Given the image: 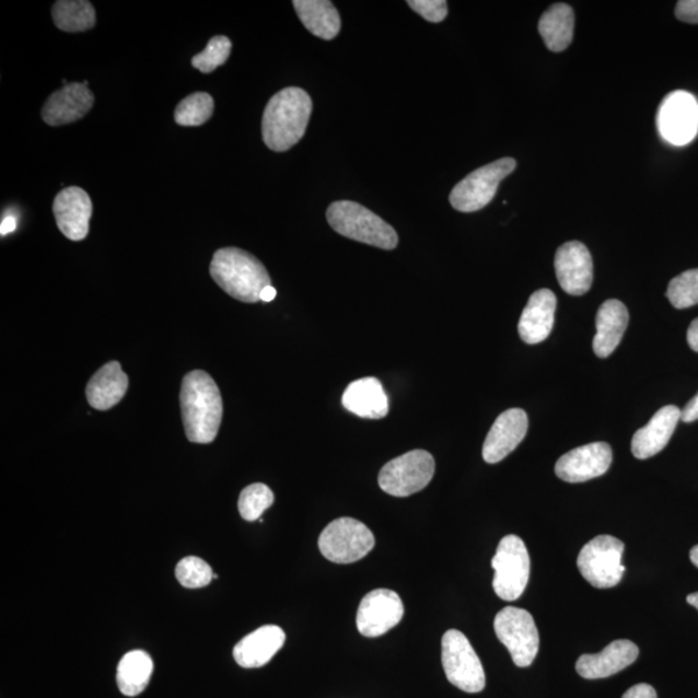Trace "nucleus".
I'll list each match as a JSON object with an SVG mask.
<instances>
[{
  "label": "nucleus",
  "mask_w": 698,
  "mask_h": 698,
  "mask_svg": "<svg viewBox=\"0 0 698 698\" xmlns=\"http://www.w3.org/2000/svg\"><path fill=\"white\" fill-rule=\"evenodd\" d=\"M175 575L181 585L187 589H201L213 580L211 567L197 557H187L177 562Z\"/></svg>",
  "instance_id": "72a5a7b5"
},
{
  "label": "nucleus",
  "mask_w": 698,
  "mask_h": 698,
  "mask_svg": "<svg viewBox=\"0 0 698 698\" xmlns=\"http://www.w3.org/2000/svg\"><path fill=\"white\" fill-rule=\"evenodd\" d=\"M53 19L62 32L82 33L95 26L96 12L88 0H59L53 7Z\"/></svg>",
  "instance_id": "c85d7f7f"
},
{
  "label": "nucleus",
  "mask_w": 698,
  "mask_h": 698,
  "mask_svg": "<svg viewBox=\"0 0 698 698\" xmlns=\"http://www.w3.org/2000/svg\"><path fill=\"white\" fill-rule=\"evenodd\" d=\"M374 545L373 532L352 517L334 520L318 539L319 551L327 560L337 565H351L365 558Z\"/></svg>",
  "instance_id": "6e6552de"
},
{
  "label": "nucleus",
  "mask_w": 698,
  "mask_h": 698,
  "mask_svg": "<svg viewBox=\"0 0 698 698\" xmlns=\"http://www.w3.org/2000/svg\"><path fill=\"white\" fill-rule=\"evenodd\" d=\"M95 96L84 83H69L47 98L42 118L49 126L77 123L94 106Z\"/></svg>",
  "instance_id": "a211bd4d"
},
{
  "label": "nucleus",
  "mask_w": 698,
  "mask_h": 698,
  "mask_svg": "<svg viewBox=\"0 0 698 698\" xmlns=\"http://www.w3.org/2000/svg\"><path fill=\"white\" fill-rule=\"evenodd\" d=\"M624 551L623 540L604 534L583 546L577 566L591 586L612 589L621 582L626 571L623 566Z\"/></svg>",
  "instance_id": "0eeeda50"
},
{
  "label": "nucleus",
  "mask_w": 698,
  "mask_h": 698,
  "mask_svg": "<svg viewBox=\"0 0 698 698\" xmlns=\"http://www.w3.org/2000/svg\"><path fill=\"white\" fill-rule=\"evenodd\" d=\"M612 459L614 454L609 444H588L562 455L555 465V474L566 482H585L607 473Z\"/></svg>",
  "instance_id": "4468645a"
},
{
  "label": "nucleus",
  "mask_w": 698,
  "mask_h": 698,
  "mask_svg": "<svg viewBox=\"0 0 698 698\" xmlns=\"http://www.w3.org/2000/svg\"><path fill=\"white\" fill-rule=\"evenodd\" d=\"M327 222L340 236L361 242V244L394 251L398 236L394 226L384 222L373 211L352 201H338L326 211Z\"/></svg>",
  "instance_id": "20e7f679"
},
{
  "label": "nucleus",
  "mask_w": 698,
  "mask_h": 698,
  "mask_svg": "<svg viewBox=\"0 0 698 698\" xmlns=\"http://www.w3.org/2000/svg\"><path fill=\"white\" fill-rule=\"evenodd\" d=\"M294 9L303 25L316 37L331 40L340 32L339 13L329 0H295Z\"/></svg>",
  "instance_id": "a878e982"
},
{
  "label": "nucleus",
  "mask_w": 698,
  "mask_h": 698,
  "mask_svg": "<svg viewBox=\"0 0 698 698\" xmlns=\"http://www.w3.org/2000/svg\"><path fill=\"white\" fill-rule=\"evenodd\" d=\"M688 604L693 605L698 610V593H694L688 595L687 597Z\"/></svg>",
  "instance_id": "79ce46f5"
},
{
  "label": "nucleus",
  "mask_w": 698,
  "mask_h": 698,
  "mask_svg": "<svg viewBox=\"0 0 698 698\" xmlns=\"http://www.w3.org/2000/svg\"><path fill=\"white\" fill-rule=\"evenodd\" d=\"M623 698H658L656 689L645 683L631 687Z\"/></svg>",
  "instance_id": "e433bc0d"
},
{
  "label": "nucleus",
  "mask_w": 698,
  "mask_h": 698,
  "mask_svg": "<svg viewBox=\"0 0 698 698\" xmlns=\"http://www.w3.org/2000/svg\"><path fill=\"white\" fill-rule=\"evenodd\" d=\"M495 630L516 666L528 667L533 664L539 650V633L528 610L516 607L503 608L496 616Z\"/></svg>",
  "instance_id": "9b49d317"
},
{
  "label": "nucleus",
  "mask_w": 698,
  "mask_h": 698,
  "mask_svg": "<svg viewBox=\"0 0 698 698\" xmlns=\"http://www.w3.org/2000/svg\"><path fill=\"white\" fill-rule=\"evenodd\" d=\"M153 674V660L144 651L125 654L117 668V685L125 696L135 697L144 693Z\"/></svg>",
  "instance_id": "cd10ccee"
},
{
  "label": "nucleus",
  "mask_w": 698,
  "mask_h": 698,
  "mask_svg": "<svg viewBox=\"0 0 698 698\" xmlns=\"http://www.w3.org/2000/svg\"><path fill=\"white\" fill-rule=\"evenodd\" d=\"M690 561L698 568V545L690 550Z\"/></svg>",
  "instance_id": "37998d69"
},
{
  "label": "nucleus",
  "mask_w": 698,
  "mask_h": 698,
  "mask_svg": "<svg viewBox=\"0 0 698 698\" xmlns=\"http://www.w3.org/2000/svg\"><path fill=\"white\" fill-rule=\"evenodd\" d=\"M346 410L365 419H382L388 415L389 400L382 383L376 377L368 376L354 381L341 397Z\"/></svg>",
  "instance_id": "5701e85b"
},
{
  "label": "nucleus",
  "mask_w": 698,
  "mask_h": 698,
  "mask_svg": "<svg viewBox=\"0 0 698 698\" xmlns=\"http://www.w3.org/2000/svg\"><path fill=\"white\" fill-rule=\"evenodd\" d=\"M639 656V648L630 640H615L601 653L582 654L577 661L575 671L582 678L594 680L623 672L633 664Z\"/></svg>",
  "instance_id": "6ab92c4d"
},
{
  "label": "nucleus",
  "mask_w": 698,
  "mask_h": 698,
  "mask_svg": "<svg viewBox=\"0 0 698 698\" xmlns=\"http://www.w3.org/2000/svg\"><path fill=\"white\" fill-rule=\"evenodd\" d=\"M54 216L59 230L70 241H82L90 232L92 202L88 191L69 187L56 196Z\"/></svg>",
  "instance_id": "f3484780"
},
{
  "label": "nucleus",
  "mask_w": 698,
  "mask_h": 698,
  "mask_svg": "<svg viewBox=\"0 0 698 698\" xmlns=\"http://www.w3.org/2000/svg\"><path fill=\"white\" fill-rule=\"evenodd\" d=\"M441 660L449 683L467 694H479L487 685L486 672L465 633L447 630L441 640Z\"/></svg>",
  "instance_id": "39448f33"
},
{
  "label": "nucleus",
  "mask_w": 698,
  "mask_h": 698,
  "mask_svg": "<svg viewBox=\"0 0 698 698\" xmlns=\"http://www.w3.org/2000/svg\"><path fill=\"white\" fill-rule=\"evenodd\" d=\"M659 132L664 140L676 147L688 144L698 132V103L687 91L668 94L659 108Z\"/></svg>",
  "instance_id": "f8f14e48"
},
{
  "label": "nucleus",
  "mask_w": 698,
  "mask_h": 698,
  "mask_svg": "<svg viewBox=\"0 0 698 698\" xmlns=\"http://www.w3.org/2000/svg\"><path fill=\"white\" fill-rule=\"evenodd\" d=\"M682 420L685 423H693L695 420H698V392L696 396L690 398L686 408L682 410Z\"/></svg>",
  "instance_id": "4c0bfd02"
},
{
  "label": "nucleus",
  "mask_w": 698,
  "mask_h": 698,
  "mask_svg": "<svg viewBox=\"0 0 698 698\" xmlns=\"http://www.w3.org/2000/svg\"><path fill=\"white\" fill-rule=\"evenodd\" d=\"M555 270L567 294L581 296L593 284L594 265L589 248L579 241L567 242L555 255Z\"/></svg>",
  "instance_id": "2eb2a0df"
},
{
  "label": "nucleus",
  "mask_w": 698,
  "mask_h": 698,
  "mask_svg": "<svg viewBox=\"0 0 698 698\" xmlns=\"http://www.w3.org/2000/svg\"><path fill=\"white\" fill-rule=\"evenodd\" d=\"M530 420L523 409H509L496 419L482 446V458L489 465L503 461L522 443Z\"/></svg>",
  "instance_id": "dca6fc26"
},
{
  "label": "nucleus",
  "mask_w": 698,
  "mask_h": 698,
  "mask_svg": "<svg viewBox=\"0 0 698 698\" xmlns=\"http://www.w3.org/2000/svg\"><path fill=\"white\" fill-rule=\"evenodd\" d=\"M666 296L676 310H685L698 304V268L676 276L668 283Z\"/></svg>",
  "instance_id": "2f4dec72"
},
{
  "label": "nucleus",
  "mask_w": 698,
  "mask_h": 698,
  "mask_svg": "<svg viewBox=\"0 0 698 698\" xmlns=\"http://www.w3.org/2000/svg\"><path fill=\"white\" fill-rule=\"evenodd\" d=\"M687 340L690 348L698 352V317L689 325Z\"/></svg>",
  "instance_id": "58836bf2"
},
{
  "label": "nucleus",
  "mask_w": 698,
  "mask_h": 698,
  "mask_svg": "<svg viewBox=\"0 0 698 698\" xmlns=\"http://www.w3.org/2000/svg\"><path fill=\"white\" fill-rule=\"evenodd\" d=\"M491 567L495 569L493 589L505 602L517 601L524 594L531 575V558L524 540L514 534L501 539Z\"/></svg>",
  "instance_id": "423d86ee"
},
{
  "label": "nucleus",
  "mask_w": 698,
  "mask_h": 698,
  "mask_svg": "<svg viewBox=\"0 0 698 698\" xmlns=\"http://www.w3.org/2000/svg\"><path fill=\"white\" fill-rule=\"evenodd\" d=\"M287 640V633L279 626L266 625L248 633L234 647L233 656L241 667L258 668L268 664Z\"/></svg>",
  "instance_id": "4be33fe9"
},
{
  "label": "nucleus",
  "mask_w": 698,
  "mask_h": 698,
  "mask_svg": "<svg viewBox=\"0 0 698 698\" xmlns=\"http://www.w3.org/2000/svg\"><path fill=\"white\" fill-rule=\"evenodd\" d=\"M276 295H277V291L272 287V284H270V287H267L265 290L261 291L260 301L267 302V303L272 302L275 301Z\"/></svg>",
  "instance_id": "a19ab883"
},
{
  "label": "nucleus",
  "mask_w": 698,
  "mask_h": 698,
  "mask_svg": "<svg viewBox=\"0 0 698 698\" xmlns=\"http://www.w3.org/2000/svg\"><path fill=\"white\" fill-rule=\"evenodd\" d=\"M408 5L430 23H441L447 16L445 0H409Z\"/></svg>",
  "instance_id": "f704fd0d"
},
{
  "label": "nucleus",
  "mask_w": 698,
  "mask_h": 698,
  "mask_svg": "<svg viewBox=\"0 0 698 698\" xmlns=\"http://www.w3.org/2000/svg\"><path fill=\"white\" fill-rule=\"evenodd\" d=\"M312 98L302 89L288 88L269 100L263 114L261 132L274 152H287L298 144L307 130Z\"/></svg>",
  "instance_id": "f03ea898"
},
{
  "label": "nucleus",
  "mask_w": 698,
  "mask_h": 698,
  "mask_svg": "<svg viewBox=\"0 0 698 698\" xmlns=\"http://www.w3.org/2000/svg\"><path fill=\"white\" fill-rule=\"evenodd\" d=\"M181 408L190 443L210 444L217 439L223 419V398L208 373L195 370L184 376Z\"/></svg>",
  "instance_id": "f257e3e1"
},
{
  "label": "nucleus",
  "mask_w": 698,
  "mask_h": 698,
  "mask_svg": "<svg viewBox=\"0 0 698 698\" xmlns=\"http://www.w3.org/2000/svg\"><path fill=\"white\" fill-rule=\"evenodd\" d=\"M557 304V296L548 289H540L530 298L517 326L525 344L538 345L550 337Z\"/></svg>",
  "instance_id": "412c9836"
},
{
  "label": "nucleus",
  "mask_w": 698,
  "mask_h": 698,
  "mask_svg": "<svg viewBox=\"0 0 698 698\" xmlns=\"http://www.w3.org/2000/svg\"><path fill=\"white\" fill-rule=\"evenodd\" d=\"M231 51V39L224 37V35H217V37L210 39L201 54L194 56L191 66L201 71V73H212L213 70L224 66L226 60L230 59Z\"/></svg>",
  "instance_id": "473e14b6"
},
{
  "label": "nucleus",
  "mask_w": 698,
  "mask_h": 698,
  "mask_svg": "<svg viewBox=\"0 0 698 698\" xmlns=\"http://www.w3.org/2000/svg\"><path fill=\"white\" fill-rule=\"evenodd\" d=\"M515 168L514 159H501L477 168L455 185L449 201L461 212L479 211L491 202L501 182L514 173Z\"/></svg>",
  "instance_id": "1a4fd4ad"
},
{
  "label": "nucleus",
  "mask_w": 698,
  "mask_h": 698,
  "mask_svg": "<svg viewBox=\"0 0 698 698\" xmlns=\"http://www.w3.org/2000/svg\"><path fill=\"white\" fill-rule=\"evenodd\" d=\"M210 275L228 295L244 303H258L261 291L270 287L263 263L237 247L220 248L213 254Z\"/></svg>",
  "instance_id": "7ed1b4c3"
},
{
  "label": "nucleus",
  "mask_w": 698,
  "mask_h": 698,
  "mask_svg": "<svg viewBox=\"0 0 698 698\" xmlns=\"http://www.w3.org/2000/svg\"><path fill=\"white\" fill-rule=\"evenodd\" d=\"M18 230V219L9 216L5 217L3 219L2 225H0V233H2V236H7V234H10L14 231Z\"/></svg>",
  "instance_id": "ea45409f"
},
{
  "label": "nucleus",
  "mask_w": 698,
  "mask_h": 698,
  "mask_svg": "<svg viewBox=\"0 0 698 698\" xmlns=\"http://www.w3.org/2000/svg\"><path fill=\"white\" fill-rule=\"evenodd\" d=\"M213 98L208 92H195L182 100L175 109V123L184 127L202 126L212 117Z\"/></svg>",
  "instance_id": "c756f323"
},
{
  "label": "nucleus",
  "mask_w": 698,
  "mask_h": 698,
  "mask_svg": "<svg viewBox=\"0 0 698 698\" xmlns=\"http://www.w3.org/2000/svg\"><path fill=\"white\" fill-rule=\"evenodd\" d=\"M676 19L687 24H698V0H680L675 9Z\"/></svg>",
  "instance_id": "c9c22d12"
},
{
  "label": "nucleus",
  "mask_w": 698,
  "mask_h": 698,
  "mask_svg": "<svg viewBox=\"0 0 698 698\" xmlns=\"http://www.w3.org/2000/svg\"><path fill=\"white\" fill-rule=\"evenodd\" d=\"M538 31L550 51H565L573 40L574 12L572 7L565 3L551 5L540 18Z\"/></svg>",
  "instance_id": "bb28decb"
},
{
  "label": "nucleus",
  "mask_w": 698,
  "mask_h": 698,
  "mask_svg": "<svg viewBox=\"0 0 698 698\" xmlns=\"http://www.w3.org/2000/svg\"><path fill=\"white\" fill-rule=\"evenodd\" d=\"M679 420H682V410L678 406L667 405L661 408L650 423L633 434L631 441L633 457L648 459L664 451Z\"/></svg>",
  "instance_id": "aec40b11"
},
{
  "label": "nucleus",
  "mask_w": 698,
  "mask_h": 698,
  "mask_svg": "<svg viewBox=\"0 0 698 698\" xmlns=\"http://www.w3.org/2000/svg\"><path fill=\"white\" fill-rule=\"evenodd\" d=\"M274 502V491L265 484H252V486L241 491L239 500L240 514L246 522H255V520L261 519V515Z\"/></svg>",
  "instance_id": "7c9ffc66"
},
{
  "label": "nucleus",
  "mask_w": 698,
  "mask_h": 698,
  "mask_svg": "<svg viewBox=\"0 0 698 698\" xmlns=\"http://www.w3.org/2000/svg\"><path fill=\"white\" fill-rule=\"evenodd\" d=\"M628 324L629 311L623 302L609 299L602 304L596 315V336L593 341L597 358L607 359L616 351Z\"/></svg>",
  "instance_id": "b1692460"
},
{
  "label": "nucleus",
  "mask_w": 698,
  "mask_h": 698,
  "mask_svg": "<svg viewBox=\"0 0 698 698\" xmlns=\"http://www.w3.org/2000/svg\"><path fill=\"white\" fill-rule=\"evenodd\" d=\"M434 475V459L429 452L411 451L383 466L377 482L394 497H409L423 490Z\"/></svg>",
  "instance_id": "9d476101"
},
{
  "label": "nucleus",
  "mask_w": 698,
  "mask_h": 698,
  "mask_svg": "<svg viewBox=\"0 0 698 698\" xmlns=\"http://www.w3.org/2000/svg\"><path fill=\"white\" fill-rule=\"evenodd\" d=\"M128 388V376L124 373L118 361L105 363L91 377L85 396L89 404L96 410H109L116 406L126 395Z\"/></svg>",
  "instance_id": "393cba45"
},
{
  "label": "nucleus",
  "mask_w": 698,
  "mask_h": 698,
  "mask_svg": "<svg viewBox=\"0 0 698 698\" xmlns=\"http://www.w3.org/2000/svg\"><path fill=\"white\" fill-rule=\"evenodd\" d=\"M404 604L400 595L388 589H376L363 596L356 617L361 636L377 638L402 623Z\"/></svg>",
  "instance_id": "ddd939ff"
}]
</instances>
